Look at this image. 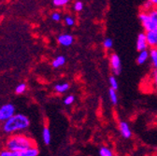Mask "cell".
<instances>
[{
	"mask_svg": "<svg viewBox=\"0 0 157 156\" xmlns=\"http://www.w3.org/2000/svg\"><path fill=\"white\" fill-rule=\"evenodd\" d=\"M36 142L29 136L22 134H14L8 139L6 141V149L16 151V152H22L29 148L35 147Z\"/></svg>",
	"mask_w": 157,
	"mask_h": 156,
	"instance_id": "6da1fadb",
	"label": "cell"
},
{
	"mask_svg": "<svg viewBox=\"0 0 157 156\" xmlns=\"http://www.w3.org/2000/svg\"><path fill=\"white\" fill-rule=\"evenodd\" d=\"M30 125L28 117L24 114H15L13 117L4 123L3 130L7 134H13L16 132L24 131Z\"/></svg>",
	"mask_w": 157,
	"mask_h": 156,
	"instance_id": "7a4b0ae2",
	"label": "cell"
},
{
	"mask_svg": "<svg viewBox=\"0 0 157 156\" xmlns=\"http://www.w3.org/2000/svg\"><path fill=\"white\" fill-rule=\"evenodd\" d=\"M139 20L140 21V24H141L142 27L144 28L145 33L150 32V31L157 28V25L152 21V19L151 18L149 13H147V12L140 11V14H139Z\"/></svg>",
	"mask_w": 157,
	"mask_h": 156,
	"instance_id": "3957f363",
	"label": "cell"
},
{
	"mask_svg": "<svg viewBox=\"0 0 157 156\" xmlns=\"http://www.w3.org/2000/svg\"><path fill=\"white\" fill-rule=\"evenodd\" d=\"M109 66L113 73V76H119L122 72V62L121 58L117 53L112 52L109 55Z\"/></svg>",
	"mask_w": 157,
	"mask_h": 156,
	"instance_id": "277c9868",
	"label": "cell"
},
{
	"mask_svg": "<svg viewBox=\"0 0 157 156\" xmlns=\"http://www.w3.org/2000/svg\"><path fill=\"white\" fill-rule=\"evenodd\" d=\"M15 115V108L12 104H6L0 108V122H7Z\"/></svg>",
	"mask_w": 157,
	"mask_h": 156,
	"instance_id": "5b68a950",
	"label": "cell"
},
{
	"mask_svg": "<svg viewBox=\"0 0 157 156\" xmlns=\"http://www.w3.org/2000/svg\"><path fill=\"white\" fill-rule=\"evenodd\" d=\"M148 42H147V38H146V34L141 32L137 36V38H136V51L140 52L142 51H145L147 50L148 48Z\"/></svg>",
	"mask_w": 157,
	"mask_h": 156,
	"instance_id": "8992f818",
	"label": "cell"
},
{
	"mask_svg": "<svg viewBox=\"0 0 157 156\" xmlns=\"http://www.w3.org/2000/svg\"><path fill=\"white\" fill-rule=\"evenodd\" d=\"M145 34H146L148 46L151 49H157V28L150 32H146Z\"/></svg>",
	"mask_w": 157,
	"mask_h": 156,
	"instance_id": "52a82bcc",
	"label": "cell"
},
{
	"mask_svg": "<svg viewBox=\"0 0 157 156\" xmlns=\"http://www.w3.org/2000/svg\"><path fill=\"white\" fill-rule=\"evenodd\" d=\"M58 43L64 46V47H68L71 46L74 42V37L70 34H61L59 35L57 37Z\"/></svg>",
	"mask_w": 157,
	"mask_h": 156,
	"instance_id": "ba28073f",
	"label": "cell"
},
{
	"mask_svg": "<svg viewBox=\"0 0 157 156\" xmlns=\"http://www.w3.org/2000/svg\"><path fill=\"white\" fill-rule=\"evenodd\" d=\"M119 130H120V133H121L123 138L128 139H130L131 136H132V131L130 129L129 124L126 122L121 121L119 123Z\"/></svg>",
	"mask_w": 157,
	"mask_h": 156,
	"instance_id": "9c48e42d",
	"label": "cell"
},
{
	"mask_svg": "<svg viewBox=\"0 0 157 156\" xmlns=\"http://www.w3.org/2000/svg\"><path fill=\"white\" fill-rule=\"evenodd\" d=\"M149 59H150V51L148 50H145L139 52V55L136 57V63L139 65H144Z\"/></svg>",
	"mask_w": 157,
	"mask_h": 156,
	"instance_id": "30bf717a",
	"label": "cell"
},
{
	"mask_svg": "<svg viewBox=\"0 0 157 156\" xmlns=\"http://www.w3.org/2000/svg\"><path fill=\"white\" fill-rule=\"evenodd\" d=\"M150 60L153 70H157V49L150 50Z\"/></svg>",
	"mask_w": 157,
	"mask_h": 156,
	"instance_id": "8fae6325",
	"label": "cell"
},
{
	"mask_svg": "<svg viewBox=\"0 0 157 156\" xmlns=\"http://www.w3.org/2000/svg\"><path fill=\"white\" fill-rule=\"evenodd\" d=\"M65 64H66V58H65V56L60 55V56H57V57L55 58V59L52 61V67H54V68H58V67H63Z\"/></svg>",
	"mask_w": 157,
	"mask_h": 156,
	"instance_id": "7c38bea8",
	"label": "cell"
},
{
	"mask_svg": "<svg viewBox=\"0 0 157 156\" xmlns=\"http://www.w3.org/2000/svg\"><path fill=\"white\" fill-rule=\"evenodd\" d=\"M38 149L36 146L35 147H32V148H29L22 152H20V156H37L38 154Z\"/></svg>",
	"mask_w": 157,
	"mask_h": 156,
	"instance_id": "4fadbf2b",
	"label": "cell"
},
{
	"mask_svg": "<svg viewBox=\"0 0 157 156\" xmlns=\"http://www.w3.org/2000/svg\"><path fill=\"white\" fill-rule=\"evenodd\" d=\"M42 138H43V141L46 145H49L51 143V132L47 126H44V128H43Z\"/></svg>",
	"mask_w": 157,
	"mask_h": 156,
	"instance_id": "5bb4252c",
	"label": "cell"
},
{
	"mask_svg": "<svg viewBox=\"0 0 157 156\" xmlns=\"http://www.w3.org/2000/svg\"><path fill=\"white\" fill-rule=\"evenodd\" d=\"M68 89H69V84L68 83H59V84H56L55 87H54V90L58 93H64Z\"/></svg>",
	"mask_w": 157,
	"mask_h": 156,
	"instance_id": "9a60e30c",
	"label": "cell"
},
{
	"mask_svg": "<svg viewBox=\"0 0 157 156\" xmlns=\"http://www.w3.org/2000/svg\"><path fill=\"white\" fill-rule=\"evenodd\" d=\"M153 9H154V7H153V5H152L151 0H146V1H144L141 4V10H142L143 12H147L148 13V12H150Z\"/></svg>",
	"mask_w": 157,
	"mask_h": 156,
	"instance_id": "2e32d148",
	"label": "cell"
},
{
	"mask_svg": "<svg viewBox=\"0 0 157 156\" xmlns=\"http://www.w3.org/2000/svg\"><path fill=\"white\" fill-rule=\"evenodd\" d=\"M109 100L113 105L118 104V95H117V91L109 88Z\"/></svg>",
	"mask_w": 157,
	"mask_h": 156,
	"instance_id": "e0dca14e",
	"label": "cell"
},
{
	"mask_svg": "<svg viewBox=\"0 0 157 156\" xmlns=\"http://www.w3.org/2000/svg\"><path fill=\"white\" fill-rule=\"evenodd\" d=\"M99 156H113V151L107 146H102L99 149Z\"/></svg>",
	"mask_w": 157,
	"mask_h": 156,
	"instance_id": "ac0fdd59",
	"label": "cell"
},
{
	"mask_svg": "<svg viewBox=\"0 0 157 156\" xmlns=\"http://www.w3.org/2000/svg\"><path fill=\"white\" fill-rule=\"evenodd\" d=\"M109 85H110V88L117 91L118 88H119V84H118V82L116 80V77L111 75L109 78Z\"/></svg>",
	"mask_w": 157,
	"mask_h": 156,
	"instance_id": "d6986e66",
	"label": "cell"
},
{
	"mask_svg": "<svg viewBox=\"0 0 157 156\" xmlns=\"http://www.w3.org/2000/svg\"><path fill=\"white\" fill-rule=\"evenodd\" d=\"M103 47L105 50H110L113 47V40L110 37H106L103 40Z\"/></svg>",
	"mask_w": 157,
	"mask_h": 156,
	"instance_id": "ffe728a7",
	"label": "cell"
},
{
	"mask_svg": "<svg viewBox=\"0 0 157 156\" xmlns=\"http://www.w3.org/2000/svg\"><path fill=\"white\" fill-rule=\"evenodd\" d=\"M0 156H20V153L7 150V149H4L0 151Z\"/></svg>",
	"mask_w": 157,
	"mask_h": 156,
	"instance_id": "44dd1931",
	"label": "cell"
},
{
	"mask_svg": "<svg viewBox=\"0 0 157 156\" xmlns=\"http://www.w3.org/2000/svg\"><path fill=\"white\" fill-rule=\"evenodd\" d=\"M69 3L68 0H53L52 1V5L56 8H62L67 6Z\"/></svg>",
	"mask_w": 157,
	"mask_h": 156,
	"instance_id": "7402d4cb",
	"label": "cell"
},
{
	"mask_svg": "<svg viewBox=\"0 0 157 156\" xmlns=\"http://www.w3.org/2000/svg\"><path fill=\"white\" fill-rule=\"evenodd\" d=\"M65 24H66V25H67V26H74V25H75V23H76V21H75V19L71 16V15H67L66 17H65Z\"/></svg>",
	"mask_w": 157,
	"mask_h": 156,
	"instance_id": "603a6c76",
	"label": "cell"
},
{
	"mask_svg": "<svg viewBox=\"0 0 157 156\" xmlns=\"http://www.w3.org/2000/svg\"><path fill=\"white\" fill-rule=\"evenodd\" d=\"M73 9H74V10L77 11V12L82 11V10H83V3H82V1H76V2H74V4H73Z\"/></svg>",
	"mask_w": 157,
	"mask_h": 156,
	"instance_id": "cb8c5ba5",
	"label": "cell"
},
{
	"mask_svg": "<svg viewBox=\"0 0 157 156\" xmlns=\"http://www.w3.org/2000/svg\"><path fill=\"white\" fill-rule=\"evenodd\" d=\"M25 90H26V84H25V83H21V84H19V85L16 87L15 92H16V93H18V94H21V93H25Z\"/></svg>",
	"mask_w": 157,
	"mask_h": 156,
	"instance_id": "d4e9b609",
	"label": "cell"
},
{
	"mask_svg": "<svg viewBox=\"0 0 157 156\" xmlns=\"http://www.w3.org/2000/svg\"><path fill=\"white\" fill-rule=\"evenodd\" d=\"M149 15L151 16V18L152 19V21L155 23V25H157V8H154L153 10H151L150 12H148Z\"/></svg>",
	"mask_w": 157,
	"mask_h": 156,
	"instance_id": "484cf974",
	"label": "cell"
},
{
	"mask_svg": "<svg viewBox=\"0 0 157 156\" xmlns=\"http://www.w3.org/2000/svg\"><path fill=\"white\" fill-rule=\"evenodd\" d=\"M74 100H75V97H74V95H72V94H69V95H67L66 98H65V100H64V103H65V105H67V106H69V105H71L73 102H74Z\"/></svg>",
	"mask_w": 157,
	"mask_h": 156,
	"instance_id": "4316f807",
	"label": "cell"
},
{
	"mask_svg": "<svg viewBox=\"0 0 157 156\" xmlns=\"http://www.w3.org/2000/svg\"><path fill=\"white\" fill-rule=\"evenodd\" d=\"M61 13L58 12V11H55L52 14V20L54 21V22H60L61 21Z\"/></svg>",
	"mask_w": 157,
	"mask_h": 156,
	"instance_id": "83f0119b",
	"label": "cell"
},
{
	"mask_svg": "<svg viewBox=\"0 0 157 156\" xmlns=\"http://www.w3.org/2000/svg\"><path fill=\"white\" fill-rule=\"evenodd\" d=\"M152 82H153L154 88L157 92V70H153L152 72Z\"/></svg>",
	"mask_w": 157,
	"mask_h": 156,
	"instance_id": "f1b7e54d",
	"label": "cell"
},
{
	"mask_svg": "<svg viewBox=\"0 0 157 156\" xmlns=\"http://www.w3.org/2000/svg\"><path fill=\"white\" fill-rule=\"evenodd\" d=\"M154 8H157V0H151Z\"/></svg>",
	"mask_w": 157,
	"mask_h": 156,
	"instance_id": "f546056e",
	"label": "cell"
}]
</instances>
